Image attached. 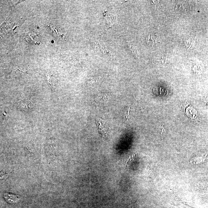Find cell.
<instances>
[{
    "mask_svg": "<svg viewBox=\"0 0 208 208\" xmlns=\"http://www.w3.org/2000/svg\"><path fill=\"white\" fill-rule=\"evenodd\" d=\"M4 197L5 200L10 203H15L18 200V198L16 195L8 193L4 194Z\"/></svg>",
    "mask_w": 208,
    "mask_h": 208,
    "instance_id": "6da1fadb",
    "label": "cell"
},
{
    "mask_svg": "<svg viewBox=\"0 0 208 208\" xmlns=\"http://www.w3.org/2000/svg\"><path fill=\"white\" fill-rule=\"evenodd\" d=\"M127 44L128 47L131 52L132 54H133L137 58H138L139 57V52H138V49L135 44L130 41H127Z\"/></svg>",
    "mask_w": 208,
    "mask_h": 208,
    "instance_id": "7a4b0ae2",
    "label": "cell"
},
{
    "mask_svg": "<svg viewBox=\"0 0 208 208\" xmlns=\"http://www.w3.org/2000/svg\"><path fill=\"white\" fill-rule=\"evenodd\" d=\"M98 127L99 131H100V133L102 134L104 137H107V136L108 128H107L106 126L104 125V123L102 121H98V123H96Z\"/></svg>",
    "mask_w": 208,
    "mask_h": 208,
    "instance_id": "3957f363",
    "label": "cell"
},
{
    "mask_svg": "<svg viewBox=\"0 0 208 208\" xmlns=\"http://www.w3.org/2000/svg\"><path fill=\"white\" fill-rule=\"evenodd\" d=\"M186 3H180L176 4L175 9L178 12H186L188 9L189 6Z\"/></svg>",
    "mask_w": 208,
    "mask_h": 208,
    "instance_id": "277c9868",
    "label": "cell"
}]
</instances>
